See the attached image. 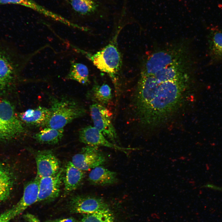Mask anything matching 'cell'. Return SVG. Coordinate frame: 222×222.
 Segmentation results:
<instances>
[{
	"label": "cell",
	"instance_id": "15",
	"mask_svg": "<svg viewBox=\"0 0 222 222\" xmlns=\"http://www.w3.org/2000/svg\"><path fill=\"white\" fill-rule=\"evenodd\" d=\"M49 109L39 106L34 109H29L21 113L20 119L29 125L36 127L46 126L51 116Z\"/></svg>",
	"mask_w": 222,
	"mask_h": 222
},
{
	"label": "cell",
	"instance_id": "23",
	"mask_svg": "<svg viewBox=\"0 0 222 222\" xmlns=\"http://www.w3.org/2000/svg\"><path fill=\"white\" fill-rule=\"evenodd\" d=\"M89 74L88 69L85 65L72 61L66 78L75 80L84 85H87L89 82Z\"/></svg>",
	"mask_w": 222,
	"mask_h": 222
},
{
	"label": "cell",
	"instance_id": "20",
	"mask_svg": "<svg viewBox=\"0 0 222 222\" xmlns=\"http://www.w3.org/2000/svg\"><path fill=\"white\" fill-rule=\"evenodd\" d=\"M87 95L92 101L104 106L109 104L112 98V89L106 84L101 85L94 84Z\"/></svg>",
	"mask_w": 222,
	"mask_h": 222
},
{
	"label": "cell",
	"instance_id": "17",
	"mask_svg": "<svg viewBox=\"0 0 222 222\" xmlns=\"http://www.w3.org/2000/svg\"><path fill=\"white\" fill-rule=\"evenodd\" d=\"M88 180L91 184L104 186L116 183L117 179L116 172L100 166L92 169L90 171Z\"/></svg>",
	"mask_w": 222,
	"mask_h": 222
},
{
	"label": "cell",
	"instance_id": "5",
	"mask_svg": "<svg viewBox=\"0 0 222 222\" xmlns=\"http://www.w3.org/2000/svg\"><path fill=\"white\" fill-rule=\"evenodd\" d=\"M184 51L181 49L168 48L152 53L146 59L141 75H153L160 70L175 63L184 61Z\"/></svg>",
	"mask_w": 222,
	"mask_h": 222
},
{
	"label": "cell",
	"instance_id": "7",
	"mask_svg": "<svg viewBox=\"0 0 222 222\" xmlns=\"http://www.w3.org/2000/svg\"><path fill=\"white\" fill-rule=\"evenodd\" d=\"M89 108L93 126L116 144L118 137L111 120V113L104 106L98 103L92 104Z\"/></svg>",
	"mask_w": 222,
	"mask_h": 222
},
{
	"label": "cell",
	"instance_id": "4",
	"mask_svg": "<svg viewBox=\"0 0 222 222\" xmlns=\"http://www.w3.org/2000/svg\"><path fill=\"white\" fill-rule=\"evenodd\" d=\"M86 55L97 68L114 78L120 70L122 60L116 44L110 43L92 54L80 51Z\"/></svg>",
	"mask_w": 222,
	"mask_h": 222
},
{
	"label": "cell",
	"instance_id": "9",
	"mask_svg": "<svg viewBox=\"0 0 222 222\" xmlns=\"http://www.w3.org/2000/svg\"><path fill=\"white\" fill-rule=\"evenodd\" d=\"M106 161L105 156L98 146L87 145L72 157L71 162L77 168L85 171L101 166Z\"/></svg>",
	"mask_w": 222,
	"mask_h": 222
},
{
	"label": "cell",
	"instance_id": "27",
	"mask_svg": "<svg viewBox=\"0 0 222 222\" xmlns=\"http://www.w3.org/2000/svg\"><path fill=\"white\" fill-rule=\"evenodd\" d=\"M24 218L27 222H40L37 217L30 213H27L24 215Z\"/></svg>",
	"mask_w": 222,
	"mask_h": 222
},
{
	"label": "cell",
	"instance_id": "2",
	"mask_svg": "<svg viewBox=\"0 0 222 222\" xmlns=\"http://www.w3.org/2000/svg\"><path fill=\"white\" fill-rule=\"evenodd\" d=\"M51 116L46 127L56 129H63L74 119L84 116L86 109L73 99L63 97L51 98Z\"/></svg>",
	"mask_w": 222,
	"mask_h": 222
},
{
	"label": "cell",
	"instance_id": "16",
	"mask_svg": "<svg viewBox=\"0 0 222 222\" xmlns=\"http://www.w3.org/2000/svg\"><path fill=\"white\" fill-rule=\"evenodd\" d=\"M183 61L166 67L154 76L160 82L177 80L189 77L187 66Z\"/></svg>",
	"mask_w": 222,
	"mask_h": 222
},
{
	"label": "cell",
	"instance_id": "11",
	"mask_svg": "<svg viewBox=\"0 0 222 222\" xmlns=\"http://www.w3.org/2000/svg\"><path fill=\"white\" fill-rule=\"evenodd\" d=\"M63 171L61 169L54 175L39 179L37 202H50L59 197L63 182Z\"/></svg>",
	"mask_w": 222,
	"mask_h": 222
},
{
	"label": "cell",
	"instance_id": "26",
	"mask_svg": "<svg viewBox=\"0 0 222 222\" xmlns=\"http://www.w3.org/2000/svg\"><path fill=\"white\" fill-rule=\"evenodd\" d=\"M44 222H80L75 218L71 217L49 220Z\"/></svg>",
	"mask_w": 222,
	"mask_h": 222
},
{
	"label": "cell",
	"instance_id": "10",
	"mask_svg": "<svg viewBox=\"0 0 222 222\" xmlns=\"http://www.w3.org/2000/svg\"><path fill=\"white\" fill-rule=\"evenodd\" d=\"M70 212L87 214L109 208L102 198L89 195H76L72 197L68 204Z\"/></svg>",
	"mask_w": 222,
	"mask_h": 222
},
{
	"label": "cell",
	"instance_id": "21",
	"mask_svg": "<svg viewBox=\"0 0 222 222\" xmlns=\"http://www.w3.org/2000/svg\"><path fill=\"white\" fill-rule=\"evenodd\" d=\"M63 129H56L46 127L35 134L34 138L42 144H55L61 141L64 135Z\"/></svg>",
	"mask_w": 222,
	"mask_h": 222
},
{
	"label": "cell",
	"instance_id": "1",
	"mask_svg": "<svg viewBox=\"0 0 222 222\" xmlns=\"http://www.w3.org/2000/svg\"><path fill=\"white\" fill-rule=\"evenodd\" d=\"M189 77L164 82L154 76L138 83L134 99L138 118L142 124L156 125L165 119L177 107L187 87Z\"/></svg>",
	"mask_w": 222,
	"mask_h": 222
},
{
	"label": "cell",
	"instance_id": "22",
	"mask_svg": "<svg viewBox=\"0 0 222 222\" xmlns=\"http://www.w3.org/2000/svg\"><path fill=\"white\" fill-rule=\"evenodd\" d=\"M13 183L11 171L4 166L0 164V204L10 196Z\"/></svg>",
	"mask_w": 222,
	"mask_h": 222
},
{
	"label": "cell",
	"instance_id": "25",
	"mask_svg": "<svg viewBox=\"0 0 222 222\" xmlns=\"http://www.w3.org/2000/svg\"><path fill=\"white\" fill-rule=\"evenodd\" d=\"M80 222H115L113 213L109 208L84 214Z\"/></svg>",
	"mask_w": 222,
	"mask_h": 222
},
{
	"label": "cell",
	"instance_id": "3",
	"mask_svg": "<svg viewBox=\"0 0 222 222\" xmlns=\"http://www.w3.org/2000/svg\"><path fill=\"white\" fill-rule=\"evenodd\" d=\"M21 57L12 47L0 40V92L7 87L23 67Z\"/></svg>",
	"mask_w": 222,
	"mask_h": 222
},
{
	"label": "cell",
	"instance_id": "19",
	"mask_svg": "<svg viewBox=\"0 0 222 222\" xmlns=\"http://www.w3.org/2000/svg\"><path fill=\"white\" fill-rule=\"evenodd\" d=\"M12 4L23 6L36 10L45 15L69 26L74 24L62 16L49 11L31 0H0V4Z\"/></svg>",
	"mask_w": 222,
	"mask_h": 222
},
{
	"label": "cell",
	"instance_id": "14",
	"mask_svg": "<svg viewBox=\"0 0 222 222\" xmlns=\"http://www.w3.org/2000/svg\"><path fill=\"white\" fill-rule=\"evenodd\" d=\"M85 175L84 171L77 168L71 161L68 162L65 166L63 178L64 195L76 189L81 184Z\"/></svg>",
	"mask_w": 222,
	"mask_h": 222
},
{
	"label": "cell",
	"instance_id": "13",
	"mask_svg": "<svg viewBox=\"0 0 222 222\" xmlns=\"http://www.w3.org/2000/svg\"><path fill=\"white\" fill-rule=\"evenodd\" d=\"M80 141L87 145L102 146L127 153L134 148L120 146L109 141L102 133L94 126L88 125L81 129L79 132Z\"/></svg>",
	"mask_w": 222,
	"mask_h": 222
},
{
	"label": "cell",
	"instance_id": "24",
	"mask_svg": "<svg viewBox=\"0 0 222 222\" xmlns=\"http://www.w3.org/2000/svg\"><path fill=\"white\" fill-rule=\"evenodd\" d=\"M73 9L78 14L89 15L97 11L99 5L96 0H69Z\"/></svg>",
	"mask_w": 222,
	"mask_h": 222
},
{
	"label": "cell",
	"instance_id": "8",
	"mask_svg": "<svg viewBox=\"0 0 222 222\" xmlns=\"http://www.w3.org/2000/svg\"><path fill=\"white\" fill-rule=\"evenodd\" d=\"M39 179L36 176L25 185L23 196L20 200L12 208L1 214L0 220L10 221L37 202Z\"/></svg>",
	"mask_w": 222,
	"mask_h": 222
},
{
	"label": "cell",
	"instance_id": "6",
	"mask_svg": "<svg viewBox=\"0 0 222 222\" xmlns=\"http://www.w3.org/2000/svg\"><path fill=\"white\" fill-rule=\"evenodd\" d=\"M24 131L22 122L16 115L12 105L6 100L0 101V139L14 138Z\"/></svg>",
	"mask_w": 222,
	"mask_h": 222
},
{
	"label": "cell",
	"instance_id": "28",
	"mask_svg": "<svg viewBox=\"0 0 222 222\" xmlns=\"http://www.w3.org/2000/svg\"><path fill=\"white\" fill-rule=\"evenodd\" d=\"M0 222H10V220H0Z\"/></svg>",
	"mask_w": 222,
	"mask_h": 222
},
{
	"label": "cell",
	"instance_id": "12",
	"mask_svg": "<svg viewBox=\"0 0 222 222\" xmlns=\"http://www.w3.org/2000/svg\"><path fill=\"white\" fill-rule=\"evenodd\" d=\"M35 158L37 167L36 177L39 179L54 175L61 169L59 160L51 150L37 151L35 154Z\"/></svg>",
	"mask_w": 222,
	"mask_h": 222
},
{
	"label": "cell",
	"instance_id": "18",
	"mask_svg": "<svg viewBox=\"0 0 222 222\" xmlns=\"http://www.w3.org/2000/svg\"><path fill=\"white\" fill-rule=\"evenodd\" d=\"M208 55L214 63L222 62V29L212 28L208 34Z\"/></svg>",
	"mask_w": 222,
	"mask_h": 222
}]
</instances>
